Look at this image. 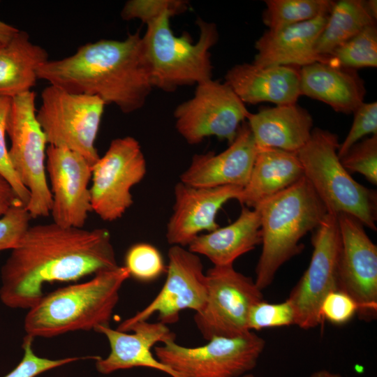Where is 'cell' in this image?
Instances as JSON below:
<instances>
[{"label": "cell", "mask_w": 377, "mask_h": 377, "mask_svg": "<svg viewBox=\"0 0 377 377\" xmlns=\"http://www.w3.org/2000/svg\"><path fill=\"white\" fill-rule=\"evenodd\" d=\"M1 269L0 300L29 309L54 282L75 281L119 267L105 228L64 227L54 222L29 226Z\"/></svg>", "instance_id": "cell-1"}, {"label": "cell", "mask_w": 377, "mask_h": 377, "mask_svg": "<svg viewBox=\"0 0 377 377\" xmlns=\"http://www.w3.org/2000/svg\"><path fill=\"white\" fill-rule=\"evenodd\" d=\"M37 77L70 93L97 96L124 113L142 108L153 88L139 31L122 40L88 43L69 57L49 60Z\"/></svg>", "instance_id": "cell-2"}, {"label": "cell", "mask_w": 377, "mask_h": 377, "mask_svg": "<svg viewBox=\"0 0 377 377\" xmlns=\"http://www.w3.org/2000/svg\"><path fill=\"white\" fill-rule=\"evenodd\" d=\"M129 277L128 269L119 266L44 295L24 317L27 335L50 338L110 325L120 290Z\"/></svg>", "instance_id": "cell-3"}, {"label": "cell", "mask_w": 377, "mask_h": 377, "mask_svg": "<svg viewBox=\"0 0 377 377\" xmlns=\"http://www.w3.org/2000/svg\"><path fill=\"white\" fill-rule=\"evenodd\" d=\"M253 209L260 217L262 244L254 281L263 291L279 269L302 251V238L320 225L327 212L304 177Z\"/></svg>", "instance_id": "cell-4"}, {"label": "cell", "mask_w": 377, "mask_h": 377, "mask_svg": "<svg viewBox=\"0 0 377 377\" xmlns=\"http://www.w3.org/2000/svg\"><path fill=\"white\" fill-rule=\"evenodd\" d=\"M170 18L166 15L147 24L142 36L151 85L166 92L212 79L210 50L219 39L216 25L201 18L196 21L195 43L188 34L177 36L170 29Z\"/></svg>", "instance_id": "cell-5"}, {"label": "cell", "mask_w": 377, "mask_h": 377, "mask_svg": "<svg viewBox=\"0 0 377 377\" xmlns=\"http://www.w3.org/2000/svg\"><path fill=\"white\" fill-rule=\"evenodd\" d=\"M338 136L319 128L297 152L307 179L329 214H347L376 230V191L356 182L343 166Z\"/></svg>", "instance_id": "cell-6"}, {"label": "cell", "mask_w": 377, "mask_h": 377, "mask_svg": "<svg viewBox=\"0 0 377 377\" xmlns=\"http://www.w3.org/2000/svg\"><path fill=\"white\" fill-rule=\"evenodd\" d=\"M35 100L33 91L12 98L6 124L10 161L30 193L26 208L32 219L50 215L52 202L45 170L47 141L36 118Z\"/></svg>", "instance_id": "cell-7"}, {"label": "cell", "mask_w": 377, "mask_h": 377, "mask_svg": "<svg viewBox=\"0 0 377 377\" xmlns=\"http://www.w3.org/2000/svg\"><path fill=\"white\" fill-rule=\"evenodd\" d=\"M265 346V340L249 331L235 337H214L197 347L170 339L154 351L161 363L184 377H241L256 367Z\"/></svg>", "instance_id": "cell-8"}, {"label": "cell", "mask_w": 377, "mask_h": 377, "mask_svg": "<svg viewBox=\"0 0 377 377\" xmlns=\"http://www.w3.org/2000/svg\"><path fill=\"white\" fill-rule=\"evenodd\" d=\"M105 105L97 96L50 84L41 93L36 118L49 145L75 151L93 165L100 157L95 140Z\"/></svg>", "instance_id": "cell-9"}, {"label": "cell", "mask_w": 377, "mask_h": 377, "mask_svg": "<svg viewBox=\"0 0 377 377\" xmlns=\"http://www.w3.org/2000/svg\"><path fill=\"white\" fill-rule=\"evenodd\" d=\"M206 278L207 299L193 317L203 338L209 341L214 337H235L249 332L250 310L264 300L254 280L233 265L213 266Z\"/></svg>", "instance_id": "cell-10"}, {"label": "cell", "mask_w": 377, "mask_h": 377, "mask_svg": "<svg viewBox=\"0 0 377 377\" xmlns=\"http://www.w3.org/2000/svg\"><path fill=\"white\" fill-rule=\"evenodd\" d=\"M146 172L145 155L135 138L112 140L91 167L92 212L105 221L120 219L133 203L131 188L143 179Z\"/></svg>", "instance_id": "cell-11"}, {"label": "cell", "mask_w": 377, "mask_h": 377, "mask_svg": "<svg viewBox=\"0 0 377 377\" xmlns=\"http://www.w3.org/2000/svg\"><path fill=\"white\" fill-rule=\"evenodd\" d=\"M311 244L309 265L287 299L294 310V325L303 330L314 328L323 322L321 304L327 294L339 290L341 238L337 216L325 215L313 230Z\"/></svg>", "instance_id": "cell-12"}, {"label": "cell", "mask_w": 377, "mask_h": 377, "mask_svg": "<svg viewBox=\"0 0 377 377\" xmlns=\"http://www.w3.org/2000/svg\"><path fill=\"white\" fill-rule=\"evenodd\" d=\"M249 114L226 82L210 79L196 85L193 96L176 108L174 117L177 132L188 144L197 145L215 136L229 145Z\"/></svg>", "instance_id": "cell-13"}, {"label": "cell", "mask_w": 377, "mask_h": 377, "mask_svg": "<svg viewBox=\"0 0 377 377\" xmlns=\"http://www.w3.org/2000/svg\"><path fill=\"white\" fill-rule=\"evenodd\" d=\"M165 283L143 309L121 322L117 330L126 332L133 324L148 320L155 313L158 322L176 323L184 309L200 311L207 299V278L200 256L180 246H171Z\"/></svg>", "instance_id": "cell-14"}, {"label": "cell", "mask_w": 377, "mask_h": 377, "mask_svg": "<svg viewBox=\"0 0 377 377\" xmlns=\"http://www.w3.org/2000/svg\"><path fill=\"white\" fill-rule=\"evenodd\" d=\"M337 219L339 290L350 295L357 304L359 316L369 320L377 313V246L356 218L342 213Z\"/></svg>", "instance_id": "cell-15"}, {"label": "cell", "mask_w": 377, "mask_h": 377, "mask_svg": "<svg viewBox=\"0 0 377 377\" xmlns=\"http://www.w3.org/2000/svg\"><path fill=\"white\" fill-rule=\"evenodd\" d=\"M91 167L75 151L47 147L45 170L51 185L52 222L64 227L84 228L92 212L89 186Z\"/></svg>", "instance_id": "cell-16"}, {"label": "cell", "mask_w": 377, "mask_h": 377, "mask_svg": "<svg viewBox=\"0 0 377 377\" xmlns=\"http://www.w3.org/2000/svg\"><path fill=\"white\" fill-rule=\"evenodd\" d=\"M242 188L235 186L195 187L179 182L174 188L173 210L166 226L168 244L185 247L200 233L218 228V212L228 200H237Z\"/></svg>", "instance_id": "cell-17"}, {"label": "cell", "mask_w": 377, "mask_h": 377, "mask_svg": "<svg viewBox=\"0 0 377 377\" xmlns=\"http://www.w3.org/2000/svg\"><path fill=\"white\" fill-rule=\"evenodd\" d=\"M94 331L104 335L110 346L107 357L95 360L96 369L100 374L107 375L119 370L146 367L171 377H184L161 363L151 350L157 343L175 339V334L168 325L145 320L133 324L126 332L110 325H100Z\"/></svg>", "instance_id": "cell-18"}, {"label": "cell", "mask_w": 377, "mask_h": 377, "mask_svg": "<svg viewBox=\"0 0 377 377\" xmlns=\"http://www.w3.org/2000/svg\"><path fill=\"white\" fill-rule=\"evenodd\" d=\"M258 152L247 122L239 126L235 140L219 154L209 151L193 155L180 175L183 184L195 187L235 186L244 188Z\"/></svg>", "instance_id": "cell-19"}, {"label": "cell", "mask_w": 377, "mask_h": 377, "mask_svg": "<svg viewBox=\"0 0 377 377\" xmlns=\"http://www.w3.org/2000/svg\"><path fill=\"white\" fill-rule=\"evenodd\" d=\"M330 12L279 30L267 29L256 41L257 53L253 64L261 67L293 66L301 68L316 62L327 63L316 53L315 45L326 24Z\"/></svg>", "instance_id": "cell-20"}, {"label": "cell", "mask_w": 377, "mask_h": 377, "mask_svg": "<svg viewBox=\"0 0 377 377\" xmlns=\"http://www.w3.org/2000/svg\"><path fill=\"white\" fill-rule=\"evenodd\" d=\"M300 71V67L293 66L261 67L244 63L227 71L225 82L244 104H293L301 96Z\"/></svg>", "instance_id": "cell-21"}, {"label": "cell", "mask_w": 377, "mask_h": 377, "mask_svg": "<svg viewBox=\"0 0 377 377\" xmlns=\"http://www.w3.org/2000/svg\"><path fill=\"white\" fill-rule=\"evenodd\" d=\"M300 92L334 111L350 114L364 103L366 89L357 71L316 62L300 68Z\"/></svg>", "instance_id": "cell-22"}, {"label": "cell", "mask_w": 377, "mask_h": 377, "mask_svg": "<svg viewBox=\"0 0 377 377\" xmlns=\"http://www.w3.org/2000/svg\"><path fill=\"white\" fill-rule=\"evenodd\" d=\"M247 124L258 149L276 148L297 152L310 138L313 118L297 103L249 112Z\"/></svg>", "instance_id": "cell-23"}, {"label": "cell", "mask_w": 377, "mask_h": 377, "mask_svg": "<svg viewBox=\"0 0 377 377\" xmlns=\"http://www.w3.org/2000/svg\"><path fill=\"white\" fill-rule=\"evenodd\" d=\"M261 244L260 217L254 209L243 206L232 223L201 234L188 249L207 257L214 266L233 265L239 257Z\"/></svg>", "instance_id": "cell-24"}, {"label": "cell", "mask_w": 377, "mask_h": 377, "mask_svg": "<svg viewBox=\"0 0 377 377\" xmlns=\"http://www.w3.org/2000/svg\"><path fill=\"white\" fill-rule=\"evenodd\" d=\"M304 177L297 152L276 148L258 149L249 179L237 200L253 209Z\"/></svg>", "instance_id": "cell-25"}, {"label": "cell", "mask_w": 377, "mask_h": 377, "mask_svg": "<svg viewBox=\"0 0 377 377\" xmlns=\"http://www.w3.org/2000/svg\"><path fill=\"white\" fill-rule=\"evenodd\" d=\"M49 60L47 51L20 30L0 46V96L13 98L30 91L38 80V68Z\"/></svg>", "instance_id": "cell-26"}, {"label": "cell", "mask_w": 377, "mask_h": 377, "mask_svg": "<svg viewBox=\"0 0 377 377\" xmlns=\"http://www.w3.org/2000/svg\"><path fill=\"white\" fill-rule=\"evenodd\" d=\"M362 0H341L334 2L326 24L316 45V53L325 59L338 47L357 35L365 27L376 24Z\"/></svg>", "instance_id": "cell-27"}, {"label": "cell", "mask_w": 377, "mask_h": 377, "mask_svg": "<svg viewBox=\"0 0 377 377\" xmlns=\"http://www.w3.org/2000/svg\"><path fill=\"white\" fill-rule=\"evenodd\" d=\"M262 19L268 30H279L310 20L331 10L329 0H266Z\"/></svg>", "instance_id": "cell-28"}, {"label": "cell", "mask_w": 377, "mask_h": 377, "mask_svg": "<svg viewBox=\"0 0 377 377\" xmlns=\"http://www.w3.org/2000/svg\"><path fill=\"white\" fill-rule=\"evenodd\" d=\"M329 64L357 69L377 66L376 24L368 26L327 57Z\"/></svg>", "instance_id": "cell-29"}, {"label": "cell", "mask_w": 377, "mask_h": 377, "mask_svg": "<svg viewBox=\"0 0 377 377\" xmlns=\"http://www.w3.org/2000/svg\"><path fill=\"white\" fill-rule=\"evenodd\" d=\"M130 277L142 282L156 280L166 272L163 256L151 244L137 243L132 245L125 255V265Z\"/></svg>", "instance_id": "cell-30"}, {"label": "cell", "mask_w": 377, "mask_h": 377, "mask_svg": "<svg viewBox=\"0 0 377 377\" xmlns=\"http://www.w3.org/2000/svg\"><path fill=\"white\" fill-rule=\"evenodd\" d=\"M188 1L184 0H130L126 2L121 17L124 20L138 19L148 24L164 16L184 13Z\"/></svg>", "instance_id": "cell-31"}, {"label": "cell", "mask_w": 377, "mask_h": 377, "mask_svg": "<svg viewBox=\"0 0 377 377\" xmlns=\"http://www.w3.org/2000/svg\"><path fill=\"white\" fill-rule=\"evenodd\" d=\"M340 161L350 174L362 175L369 182L377 184V135H372L355 144Z\"/></svg>", "instance_id": "cell-32"}, {"label": "cell", "mask_w": 377, "mask_h": 377, "mask_svg": "<svg viewBox=\"0 0 377 377\" xmlns=\"http://www.w3.org/2000/svg\"><path fill=\"white\" fill-rule=\"evenodd\" d=\"M34 338L26 335L23 343V356L18 364L3 377H36L37 376L57 367H61L80 360L94 359L90 357H68L61 359H49L38 356L33 348Z\"/></svg>", "instance_id": "cell-33"}, {"label": "cell", "mask_w": 377, "mask_h": 377, "mask_svg": "<svg viewBox=\"0 0 377 377\" xmlns=\"http://www.w3.org/2000/svg\"><path fill=\"white\" fill-rule=\"evenodd\" d=\"M294 323V310L288 300L281 303L261 300L251 307L248 318L250 331L288 326Z\"/></svg>", "instance_id": "cell-34"}, {"label": "cell", "mask_w": 377, "mask_h": 377, "mask_svg": "<svg viewBox=\"0 0 377 377\" xmlns=\"http://www.w3.org/2000/svg\"><path fill=\"white\" fill-rule=\"evenodd\" d=\"M11 101L12 98L0 96V174L9 182L20 201L27 207L30 200V193L20 182L10 163L6 142V124Z\"/></svg>", "instance_id": "cell-35"}, {"label": "cell", "mask_w": 377, "mask_h": 377, "mask_svg": "<svg viewBox=\"0 0 377 377\" xmlns=\"http://www.w3.org/2000/svg\"><path fill=\"white\" fill-rule=\"evenodd\" d=\"M354 119L351 128L338 149L341 158L361 138L367 135H377V103H362L353 112Z\"/></svg>", "instance_id": "cell-36"}, {"label": "cell", "mask_w": 377, "mask_h": 377, "mask_svg": "<svg viewBox=\"0 0 377 377\" xmlns=\"http://www.w3.org/2000/svg\"><path fill=\"white\" fill-rule=\"evenodd\" d=\"M32 219L23 204L10 208L0 218V251L15 248L30 226Z\"/></svg>", "instance_id": "cell-37"}, {"label": "cell", "mask_w": 377, "mask_h": 377, "mask_svg": "<svg viewBox=\"0 0 377 377\" xmlns=\"http://www.w3.org/2000/svg\"><path fill=\"white\" fill-rule=\"evenodd\" d=\"M356 302L346 293L337 290L330 292L324 298L320 306V316L332 324L342 325L350 321L357 313Z\"/></svg>", "instance_id": "cell-38"}, {"label": "cell", "mask_w": 377, "mask_h": 377, "mask_svg": "<svg viewBox=\"0 0 377 377\" xmlns=\"http://www.w3.org/2000/svg\"><path fill=\"white\" fill-rule=\"evenodd\" d=\"M22 204L9 182L0 174V216L16 205Z\"/></svg>", "instance_id": "cell-39"}, {"label": "cell", "mask_w": 377, "mask_h": 377, "mask_svg": "<svg viewBox=\"0 0 377 377\" xmlns=\"http://www.w3.org/2000/svg\"><path fill=\"white\" fill-rule=\"evenodd\" d=\"M19 31L18 29L0 20V43L1 45L6 44Z\"/></svg>", "instance_id": "cell-40"}, {"label": "cell", "mask_w": 377, "mask_h": 377, "mask_svg": "<svg viewBox=\"0 0 377 377\" xmlns=\"http://www.w3.org/2000/svg\"><path fill=\"white\" fill-rule=\"evenodd\" d=\"M309 377H342V376L327 369H320L312 373Z\"/></svg>", "instance_id": "cell-41"}, {"label": "cell", "mask_w": 377, "mask_h": 377, "mask_svg": "<svg viewBox=\"0 0 377 377\" xmlns=\"http://www.w3.org/2000/svg\"><path fill=\"white\" fill-rule=\"evenodd\" d=\"M366 3H367V6L370 13L374 17V18L376 20V17H377V1H376V0L366 1Z\"/></svg>", "instance_id": "cell-42"}, {"label": "cell", "mask_w": 377, "mask_h": 377, "mask_svg": "<svg viewBox=\"0 0 377 377\" xmlns=\"http://www.w3.org/2000/svg\"><path fill=\"white\" fill-rule=\"evenodd\" d=\"M241 377H255L254 375H253L251 373H248V374H244V376H241Z\"/></svg>", "instance_id": "cell-43"}, {"label": "cell", "mask_w": 377, "mask_h": 377, "mask_svg": "<svg viewBox=\"0 0 377 377\" xmlns=\"http://www.w3.org/2000/svg\"><path fill=\"white\" fill-rule=\"evenodd\" d=\"M1 45V44L0 43V46Z\"/></svg>", "instance_id": "cell-44"}]
</instances>
